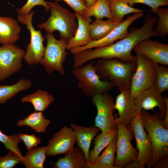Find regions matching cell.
<instances>
[{"label": "cell", "instance_id": "26", "mask_svg": "<svg viewBox=\"0 0 168 168\" xmlns=\"http://www.w3.org/2000/svg\"><path fill=\"white\" fill-rule=\"evenodd\" d=\"M50 123V120L45 118L42 112L35 111L24 119L19 120L17 125L19 127L28 126L35 132L41 133L46 132Z\"/></svg>", "mask_w": 168, "mask_h": 168}, {"label": "cell", "instance_id": "35", "mask_svg": "<svg viewBox=\"0 0 168 168\" xmlns=\"http://www.w3.org/2000/svg\"><path fill=\"white\" fill-rule=\"evenodd\" d=\"M40 5L43 6L46 12L50 11V7L47 2L44 0H28L26 3L21 8L17 9L16 12L18 14L24 15L29 13L34 7Z\"/></svg>", "mask_w": 168, "mask_h": 168}, {"label": "cell", "instance_id": "13", "mask_svg": "<svg viewBox=\"0 0 168 168\" xmlns=\"http://www.w3.org/2000/svg\"><path fill=\"white\" fill-rule=\"evenodd\" d=\"M143 15V12H138L128 16L104 38L98 40L92 41L85 46L72 48L69 50L71 54L74 55L86 49L106 46L114 43L115 41L122 39L128 34V28L130 25Z\"/></svg>", "mask_w": 168, "mask_h": 168}, {"label": "cell", "instance_id": "25", "mask_svg": "<svg viewBox=\"0 0 168 168\" xmlns=\"http://www.w3.org/2000/svg\"><path fill=\"white\" fill-rule=\"evenodd\" d=\"M108 2L112 19L118 23L123 21L124 16L129 14L144 12L129 5L128 0H108Z\"/></svg>", "mask_w": 168, "mask_h": 168}, {"label": "cell", "instance_id": "18", "mask_svg": "<svg viewBox=\"0 0 168 168\" xmlns=\"http://www.w3.org/2000/svg\"><path fill=\"white\" fill-rule=\"evenodd\" d=\"M70 127L75 132L76 142L78 147L85 156L88 168L90 166L89 156L90 145L92 140L100 130L95 126L86 127L74 123L70 124Z\"/></svg>", "mask_w": 168, "mask_h": 168}, {"label": "cell", "instance_id": "10", "mask_svg": "<svg viewBox=\"0 0 168 168\" xmlns=\"http://www.w3.org/2000/svg\"><path fill=\"white\" fill-rule=\"evenodd\" d=\"M115 119L117 135L116 155L114 166L115 168H122L128 163L136 160L138 152L136 148L134 147L131 143L133 135L129 128L124 126Z\"/></svg>", "mask_w": 168, "mask_h": 168}, {"label": "cell", "instance_id": "12", "mask_svg": "<svg viewBox=\"0 0 168 168\" xmlns=\"http://www.w3.org/2000/svg\"><path fill=\"white\" fill-rule=\"evenodd\" d=\"M129 127L136 140L138 152L136 160L142 168H144L152 159L153 149L148 135L143 128L140 114L130 122Z\"/></svg>", "mask_w": 168, "mask_h": 168}, {"label": "cell", "instance_id": "5", "mask_svg": "<svg viewBox=\"0 0 168 168\" xmlns=\"http://www.w3.org/2000/svg\"><path fill=\"white\" fill-rule=\"evenodd\" d=\"M94 62L84 66L74 67L72 73L78 80V86L87 96L108 93L115 87L107 80H101L97 74Z\"/></svg>", "mask_w": 168, "mask_h": 168}, {"label": "cell", "instance_id": "16", "mask_svg": "<svg viewBox=\"0 0 168 168\" xmlns=\"http://www.w3.org/2000/svg\"><path fill=\"white\" fill-rule=\"evenodd\" d=\"M115 110L118 111L119 117L115 114V117L121 124L129 128L130 122L142 110L137 105L134 99L131 96L129 89L120 91L116 96L114 104Z\"/></svg>", "mask_w": 168, "mask_h": 168}, {"label": "cell", "instance_id": "14", "mask_svg": "<svg viewBox=\"0 0 168 168\" xmlns=\"http://www.w3.org/2000/svg\"><path fill=\"white\" fill-rule=\"evenodd\" d=\"M76 135L72 129L64 126L54 133L46 146L47 156L69 153L74 148Z\"/></svg>", "mask_w": 168, "mask_h": 168}, {"label": "cell", "instance_id": "37", "mask_svg": "<svg viewBox=\"0 0 168 168\" xmlns=\"http://www.w3.org/2000/svg\"><path fill=\"white\" fill-rule=\"evenodd\" d=\"M19 138L22 140L27 150L37 147L41 142L40 138L34 134L30 135L23 133H18Z\"/></svg>", "mask_w": 168, "mask_h": 168}, {"label": "cell", "instance_id": "39", "mask_svg": "<svg viewBox=\"0 0 168 168\" xmlns=\"http://www.w3.org/2000/svg\"><path fill=\"white\" fill-rule=\"evenodd\" d=\"M153 168H168V155L160 159L152 167Z\"/></svg>", "mask_w": 168, "mask_h": 168}, {"label": "cell", "instance_id": "30", "mask_svg": "<svg viewBox=\"0 0 168 168\" xmlns=\"http://www.w3.org/2000/svg\"><path fill=\"white\" fill-rule=\"evenodd\" d=\"M82 15L85 18L94 16L96 19H102L105 17L112 19L108 0H96L92 6L83 11Z\"/></svg>", "mask_w": 168, "mask_h": 168}, {"label": "cell", "instance_id": "15", "mask_svg": "<svg viewBox=\"0 0 168 168\" xmlns=\"http://www.w3.org/2000/svg\"><path fill=\"white\" fill-rule=\"evenodd\" d=\"M133 50L136 54L144 56L156 63L168 65V44L147 39L139 43Z\"/></svg>", "mask_w": 168, "mask_h": 168}, {"label": "cell", "instance_id": "31", "mask_svg": "<svg viewBox=\"0 0 168 168\" xmlns=\"http://www.w3.org/2000/svg\"><path fill=\"white\" fill-rule=\"evenodd\" d=\"M166 65L156 63L154 81L152 87L159 94L168 89V68Z\"/></svg>", "mask_w": 168, "mask_h": 168}, {"label": "cell", "instance_id": "41", "mask_svg": "<svg viewBox=\"0 0 168 168\" xmlns=\"http://www.w3.org/2000/svg\"><path fill=\"white\" fill-rule=\"evenodd\" d=\"M85 1L87 8L89 7L92 6L96 0H84Z\"/></svg>", "mask_w": 168, "mask_h": 168}, {"label": "cell", "instance_id": "20", "mask_svg": "<svg viewBox=\"0 0 168 168\" xmlns=\"http://www.w3.org/2000/svg\"><path fill=\"white\" fill-rule=\"evenodd\" d=\"M21 31L16 19L10 16H0V44H14L19 39Z\"/></svg>", "mask_w": 168, "mask_h": 168}, {"label": "cell", "instance_id": "36", "mask_svg": "<svg viewBox=\"0 0 168 168\" xmlns=\"http://www.w3.org/2000/svg\"><path fill=\"white\" fill-rule=\"evenodd\" d=\"M128 4L133 7L137 3L146 5L151 8L150 12H154L158 8L168 5V0H128Z\"/></svg>", "mask_w": 168, "mask_h": 168}, {"label": "cell", "instance_id": "2", "mask_svg": "<svg viewBox=\"0 0 168 168\" xmlns=\"http://www.w3.org/2000/svg\"><path fill=\"white\" fill-rule=\"evenodd\" d=\"M94 65L97 74L101 80H108L120 91L129 89L136 68V59L125 61L117 58H101Z\"/></svg>", "mask_w": 168, "mask_h": 168}, {"label": "cell", "instance_id": "9", "mask_svg": "<svg viewBox=\"0 0 168 168\" xmlns=\"http://www.w3.org/2000/svg\"><path fill=\"white\" fill-rule=\"evenodd\" d=\"M91 100L96 106L97 114L95 119V126L101 132L117 129L115 116V101L108 93L97 94L91 96Z\"/></svg>", "mask_w": 168, "mask_h": 168}, {"label": "cell", "instance_id": "4", "mask_svg": "<svg viewBox=\"0 0 168 168\" xmlns=\"http://www.w3.org/2000/svg\"><path fill=\"white\" fill-rule=\"evenodd\" d=\"M50 7V16L45 22L38 24L40 29L53 33L57 30L61 39L68 43L74 35L78 24L74 12H72L56 2H47Z\"/></svg>", "mask_w": 168, "mask_h": 168}, {"label": "cell", "instance_id": "19", "mask_svg": "<svg viewBox=\"0 0 168 168\" xmlns=\"http://www.w3.org/2000/svg\"><path fill=\"white\" fill-rule=\"evenodd\" d=\"M75 13L78 26L74 35L67 43L68 50L85 46L92 41L89 31V26L92 21V19L91 17L84 18L79 12Z\"/></svg>", "mask_w": 168, "mask_h": 168}, {"label": "cell", "instance_id": "29", "mask_svg": "<svg viewBox=\"0 0 168 168\" xmlns=\"http://www.w3.org/2000/svg\"><path fill=\"white\" fill-rule=\"evenodd\" d=\"M46 146L36 147L27 150L23 164L26 168H43Z\"/></svg>", "mask_w": 168, "mask_h": 168}, {"label": "cell", "instance_id": "38", "mask_svg": "<svg viewBox=\"0 0 168 168\" xmlns=\"http://www.w3.org/2000/svg\"><path fill=\"white\" fill-rule=\"evenodd\" d=\"M58 2L63 1L70 7L75 12H78L82 14L83 11L87 8L84 0H53Z\"/></svg>", "mask_w": 168, "mask_h": 168}, {"label": "cell", "instance_id": "1", "mask_svg": "<svg viewBox=\"0 0 168 168\" xmlns=\"http://www.w3.org/2000/svg\"><path fill=\"white\" fill-rule=\"evenodd\" d=\"M157 18V16L146 15L144 25L140 28L131 29L128 34L122 39L106 46L80 52L78 55L79 61L84 64L98 58H117L125 61L135 60V56L131 54L135 46L144 40L156 36L155 27Z\"/></svg>", "mask_w": 168, "mask_h": 168}, {"label": "cell", "instance_id": "28", "mask_svg": "<svg viewBox=\"0 0 168 168\" xmlns=\"http://www.w3.org/2000/svg\"><path fill=\"white\" fill-rule=\"evenodd\" d=\"M31 85L30 80L22 79L12 85H0V104H4L19 92L28 89Z\"/></svg>", "mask_w": 168, "mask_h": 168}, {"label": "cell", "instance_id": "11", "mask_svg": "<svg viewBox=\"0 0 168 168\" xmlns=\"http://www.w3.org/2000/svg\"><path fill=\"white\" fill-rule=\"evenodd\" d=\"M25 53L14 44H2L0 47V81L21 70Z\"/></svg>", "mask_w": 168, "mask_h": 168}, {"label": "cell", "instance_id": "22", "mask_svg": "<svg viewBox=\"0 0 168 168\" xmlns=\"http://www.w3.org/2000/svg\"><path fill=\"white\" fill-rule=\"evenodd\" d=\"M55 100L52 94L46 91L39 88L34 93L23 97L21 102V103L30 102L33 105L35 111L42 112L46 109Z\"/></svg>", "mask_w": 168, "mask_h": 168}, {"label": "cell", "instance_id": "33", "mask_svg": "<svg viewBox=\"0 0 168 168\" xmlns=\"http://www.w3.org/2000/svg\"><path fill=\"white\" fill-rule=\"evenodd\" d=\"M21 141L18 134L8 136L3 133L0 130V142L4 145L7 150L12 151L17 153L21 157V164H23L24 158L18 147Z\"/></svg>", "mask_w": 168, "mask_h": 168}, {"label": "cell", "instance_id": "8", "mask_svg": "<svg viewBox=\"0 0 168 168\" xmlns=\"http://www.w3.org/2000/svg\"><path fill=\"white\" fill-rule=\"evenodd\" d=\"M34 12L32 11L26 14H18L17 16L19 21L26 25L30 33V41L26 47L24 59L27 64L30 65L40 63L45 50L43 45L44 38L40 31L36 30L32 25V18Z\"/></svg>", "mask_w": 168, "mask_h": 168}, {"label": "cell", "instance_id": "34", "mask_svg": "<svg viewBox=\"0 0 168 168\" xmlns=\"http://www.w3.org/2000/svg\"><path fill=\"white\" fill-rule=\"evenodd\" d=\"M21 162V157L17 153L9 151L7 155L0 157V168H12Z\"/></svg>", "mask_w": 168, "mask_h": 168}, {"label": "cell", "instance_id": "23", "mask_svg": "<svg viewBox=\"0 0 168 168\" xmlns=\"http://www.w3.org/2000/svg\"><path fill=\"white\" fill-rule=\"evenodd\" d=\"M119 23L110 18L106 20L96 19L89 26L90 35L92 41L98 40L104 38Z\"/></svg>", "mask_w": 168, "mask_h": 168}, {"label": "cell", "instance_id": "32", "mask_svg": "<svg viewBox=\"0 0 168 168\" xmlns=\"http://www.w3.org/2000/svg\"><path fill=\"white\" fill-rule=\"evenodd\" d=\"M154 13L157 16L155 28L156 36L166 38L168 33V8L159 7Z\"/></svg>", "mask_w": 168, "mask_h": 168}, {"label": "cell", "instance_id": "17", "mask_svg": "<svg viewBox=\"0 0 168 168\" xmlns=\"http://www.w3.org/2000/svg\"><path fill=\"white\" fill-rule=\"evenodd\" d=\"M138 108L145 110H153L157 107L160 110V117L164 119L168 114V99L163 97L152 86L140 92L134 98Z\"/></svg>", "mask_w": 168, "mask_h": 168}, {"label": "cell", "instance_id": "40", "mask_svg": "<svg viewBox=\"0 0 168 168\" xmlns=\"http://www.w3.org/2000/svg\"><path fill=\"white\" fill-rule=\"evenodd\" d=\"M124 167L126 168H142L136 160L128 163Z\"/></svg>", "mask_w": 168, "mask_h": 168}, {"label": "cell", "instance_id": "24", "mask_svg": "<svg viewBox=\"0 0 168 168\" xmlns=\"http://www.w3.org/2000/svg\"><path fill=\"white\" fill-rule=\"evenodd\" d=\"M117 135V129L97 134L93 139L94 146L90 150L89 159L90 166L94 164L102 151L108 145L110 141Z\"/></svg>", "mask_w": 168, "mask_h": 168}, {"label": "cell", "instance_id": "21", "mask_svg": "<svg viewBox=\"0 0 168 168\" xmlns=\"http://www.w3.org/2000/svg\"><path fill=\"white\" fill-rule=\"evenodd\" d=\"M85 156L78 147H74L69 153L60 158L54 163V168H87Z\"/></svg>", "mask_w": 168, "mask_h": 168}, {"label": "cell", "instance_id": "3", "mask_svg": "<svg viewBox=\"0 0 168 168\" xmlns=\"http://www.w3.org/2000/svg\"><path fill=\"white\" fill-rule=\"evenodd\" d=\"M140 114L153 149L152 159L146 166L150 168L162 157L168 155V127L160 118V112L151 114L142 110Z\"/></svg>", "mask_w": 168, "mask_h": 168}, {"label": "cell", "instance_id": "27", "mask_svg": "<svg viewBox=\"0 0 168 168\" xmlns=\"http://www.w3.org/2000/svg\"><path fill=\"white\" fill-rule=\"evenodd\" d=\"M117 136L112 139L89 168H115L114 166L116 150Z\"/></svg>", "mask_w": 168, "mask_h": 168}, {"label": "cell", "instance_id": "7", "mask_svg": "<svg viewBox=\"0 0 168 168\" xmlns=\"http://www.w3.org/2000/svg\"><path fill=\"white\" fill-rule=\"evenodd\" d=\"M135 57L136 67L129 88L130 95L134 99L143 91L152 86L156 63L142 55L136 54Z\"/></svg>", "mask_w": 168, "mask_h": 168}, {"label": "cell", "instance_id": "6", "mask_svg": "<svg viewBox=\"0 0 168 168\" xmlns=\"http://www.w3.org/2000/svg\"><path fill=\"white\" fill-rule=\"evenodd\" d=\"M45 38L47 44L40 63L47 73L57 71L61 75L64 74L65 70L63 64L68 54L67 42L60 39L57 40L51 33L47 32Z\"/></svg>", "mask_w": 168, "mask_h": 168}]
</instances>
